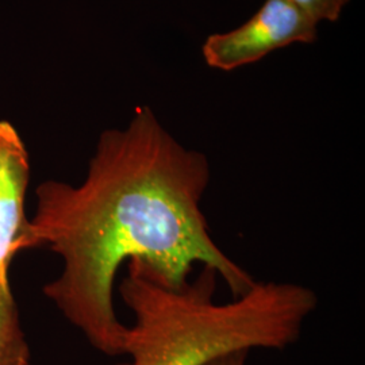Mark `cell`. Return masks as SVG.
I'll list each match as a JSON object with an SVG mask.
<instances>
[{"mask_svg":"<svg viewBox=\"0 0 365 365\" xmlns=\"http://www.w3.org/2000/svg\"><path fill=\"white\" fill-rule=\"evenodd\" d=\"M210 179L207 157L178 143L143 106L125 129L102 133L78 185L37 187L27 247H48L63 261L45 297L96 351L125 353L128 327L114 309L115 276L125 262L141 261L172 287L188 283L200 264L233 298L257 283L210 233L202 210Z\"/></svg>","mask_w":365,"mask_h":365,"instance_id":"cell-1","label":"cell"},{"mask_svg":"<svg viewBox=\"0 0 365 365\" xmlns=\"http://www.w3.org/2000/svg\"><path fill=\"white\" fill-rule=\"evenodd\" d=\"M119 291L134 315L118 365H206L226 353L283 351L295 344L318 306L312 288L260 283L226 303L215 302L218 274L202 267L194 282L172 287L141 261L128 262Z\"/></svg>","mask_w":365,"mask_h":365,"instance_id":"cell-2","label":"cell"},{"mask_svg":"<svg viewBox=\"0 0 365 365\" xmlns=\"http://www.w3.org/2000/svg\"><path fill=\"white\" fill-rule=\"evenodd\" d=\"M317 37V24L291 0H265L242 26L210 36L202 52L211 68L233 71L291 43H313Z\"/></svg>","mask_w":365,"mask_h":365,"instance_id":"cell-3","label":"cell"},{"mask_svg":"<svg viewBox=\"0 0 365 365\" xmlns=\"http://www.w3.org/2000/svg\"><path fill=\"white\" fill-rule=\"evenodd\" d=\"M30 176L26 146L13 125L0 120V284L10 283L15 255L29 249L25 200Z\"/></svg>","mask_w":365,"mask_h":365,"instance_id":"cell-4","label":"cell"},{"mask_svg":"<svg viewBox=\"0 0 365 365\" xmlns=\"http://www.w3.org/2000/svg\"><path fill=\"white\" fill-rule=\"evenodd\" d=\"M30 349L10 283L0 284V365H29Z\"/></svg>","mask_w":365,"mask_h":365,"instance_id":"cell-5","label":"cell"},{"mask_svg":"<svg viewBox=\"0 0 365 365\" xmlns=\"http://www.w3.org/2000/svg\"><path fill=\"white\" fill-rule=\"evenodd\" d=\"M291 1L317 25L321 21L337 22L344 7L349 3V0H291Z\"/></svg>","mask_w":365,"mask_h":365,"instance_id":"cell-6","label":"cell"},{"mask_svg":"<svg viewBox=\"0 0 365 365\" xmlns=\"http://www.w3.org/2000/svg\"><path fill=\"white\" fill-rule=\"evenodd\" d=\"M250 351H235V352L226 353L220 357L211 360L206 365H245Z\"/></svg>","mask_w":365,"mask_h":365,"instance_id":"cell-7","label":"cell"}]
</instances>
